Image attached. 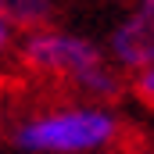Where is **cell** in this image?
Segmentation results:
<instances>
[{
	"instance_id": "277c9868",
	"label": "cell",
	"mask_w": 154,
	"mask_h": 154,
	"mask_svg": "<svg viewBox=\"0 0 154 154\" xmlns=\"http://www.w3.org/2000/svg\"><path fill=\"white\" fill-rule=\"evenodd\" d=\"M0 11L14 29H39L50 18V0H0Z\"/></svg>"
},
{
	"instance_id": "6da1fadb",
	"label": "cell",
	"mask_w": 154,
	"mask_h": 154,
	"mask_svg": "<svg viewBox=\"0 0 154 154\" xmlns=\"http://www.w3.org/2000/svg\"><path fill=\"white\" fill-rule=\"evenodd\" d=\"M118 140V118L100 104H72L29 115L14 125L11 147L22 154H93Z\"/></svg>"
},
{
	"instance_id": "3957f363",
	"label": "cell",
	"mask_w": 154,
	"mask_h": 154,
	"mask_svg": "<svg viewBox=\"0 0 154 154\" xmlns=\"http://www.w3.org/2000/svg\"><path fill=\"white\" fill-rule=\"evenodd\" d=\"M111 57L140 72L154 65V0H143L111 36Z\"/></svg>"
},
{
	"instance_id": "7a4b0ae2",
	"label": "cell",
	"mask_w": 154,
	"mask_h": 154,
	"mask_svg": "<svg viewBox=\"0 0 154 154\" xmlns=\"http://www.w3.org/2000/svg\"><path fill=\"white\" fill-rule=\"evenodd\" d=\"M22 61L36 72L68 79L75 90L90 97H115L118 72L104 61L100 47L75 32H54V29H29L22 39Z\"/></svg>"
},
{
	"instance_id": "5b68a950",
	"label": "cell",
	"mask_w": 154,
	"mask_h": 154,
	"mask_svg": "<svg viewBox=\"0 0 154 154\" xmlns=\"http://www.w3.org/2000/svg\"><path fill=\"white\" fill-rule=\"evenodd\" d=\"M136 93H140V100L154 104V65H147V68L136 72Z\"/></svg>"
}]
</instances>
